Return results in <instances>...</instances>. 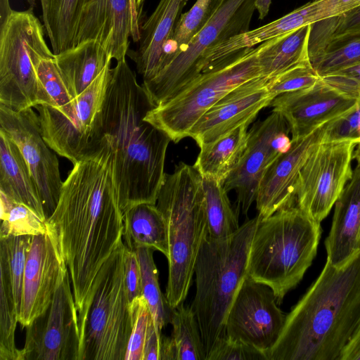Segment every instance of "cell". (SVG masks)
Masks as SVG:
<instances>
[{"mask_svg": "<svg viewBox=\"0 0 360 360\" xmlns=\"http://www.w3.org/2000/svg\"><path fill=\"white\" fill-rule=\"evenodd\" d=\"M100 148L73 165L46 220L67 266L77 318L91 297L98 273L123 235L110 151L105 144Z\"/></svg>", "mask_w": 360, "mask_h": 360, "instance_id": "cell-1", "label": "cell"}, {"mask_svg": "<svg viewBox=\"0 0 360 360\" xmlns=\"http://www.w3.org/2000/svg\"><path fill=\"white\" fill-rule=\"evenodd\" d=\"M110 69L109 64L84 91L67 104L34 108L47 144L73 165L100 150L95 146L94 136Z\"/></svg>", "mask_w": 360, "mask_h": 360, "instance_id": "cell-11", "label": "cell"}, {"mask_svg": "<svg viewBox=\"0 0 360 360\" xmlns=\"http://www.w3.org/2000/svg\"><path fill=\"white\" fill-rule=\"evenodd\" d=\"M131 35L130 0H85L79 17L75 46L96 40L120 61L129 51Z\"/></svg>", "mask_w": 360, "mask_h": 360, "instance_id": "cell-21", "label": "cell"}, {"mask_svg": "<svg viewBox=\"0 0 360 360\" xmlns=\"http://www.w3.org/2000/svg\"><path fill=\"white\" fill-rule=\"evenodd\" d=\"M0 125L27 163L47 220L56 207L63 181L56 153L43 137L38 114L32 108L14 110L0 104Z\"/></svg>", "mask_w": 360, "mask_h": 360, "instance_id": "cell-14", "label": "cell"}, {"mask_svg": "<svg viewBox=\"0 0 360 360\" xmlns=\"http://www.w3.org/2000/svg\"><path fill=\"white\" fill-rule=\"evenodd\" d=\"M124 262L127 289L131 302L143 295L141 273L136 250H129L126 246Z\"/></svg>", "mask_w": 360, "mask_h": 360, "instance_id": "cell-46", "label": "cell"}, {"mask_svg": "<svg viewBox=\"0 0 360 360\" xmlns=\"http://www.w3.org/2000/svg\"><path fill=\"white\" fill-rule=\"evenodd\" d=\"M326 125L327 123L320 126L306 136L291 139L289 150L267 169L259 183L255 200L259 219L296 205L299 173L309 154L323 141Z\"/></svg>", "mask_w": 360, "mask_h": 360, "instance_id": "cell-20", "label": "cell"}, {"mask_svg": "<svg viewBox=\"0 0 360 360\" xmlns=\"http://www.w3.org/2000/svg\"><path fill=\"white\" fill-rule=\"evenodd\" d=\"M338 360H360V323L342 349Z\"/></svg>", "mask_w": 360, "mask_h": 360, "instance_id": "cell-48", "label": "cell"}, {"mask_svg": "<svg viewBox=\"0 0 360 360\" xmlns=\"http://www.w3.org/2000/svg\"><path fill=\"white\" fill-rule=\"evenodd\" d=\"M112 60L94 39L82 41L55 55L58 68L73 98L84 91Z\"/></svg>", "mask_w": 360, "mask_h": 360, "instance_id": "cell-26", "label": "cell"}, {"mask_svg": "<svg viewBox=\"0 0 360 360\" xmlns=\"http://www.w3.org/2000/svg\"><path fill=\"white\" fill-rule=\"evenodd\" d=\"M317 20V3L314 0L271 22L249 30L208 48L199 60V74L241 50L257 46L267 40L292 32L303 26L312 25Z\"/></svg>", "mask_w": 360, "mask_h": 360, "instance_id": "cell-23", "label": "cell"}, {"mask_svg": "<svg viewBox=\"0 0 360 360\" xmlns=\"http://www.w3.org/2000/svg\"><path fill=\"white\" fill-rule=\"evenodd\" d=\"M319 79L312 66L308 49L297 63L268 79L266 87L274 99L279 95L310 86Z\"/></svg>", "mask_w": 360, "mask_h": 360, "instance_id": "cell-37", "label": "cell"}, {"mask_svg": "<svg viewBox=\"0 0 360 360\" xmlns=\"http://www.w3.org/2000/svg\"><path fill=\"white\" fill-rule=\"evenodd\" d=\"M68 273L51 230L48 228L46 233L33 236L25 264L18 316V323L22 327H27L46 311Z\"/></svg>", "mask_w": 360, "mask_h": 360, "instance_id": "cell-17", "label": "cell"}, {"mask_svg": "<svg viewBox=\"0 0 360 360\" xmlns=\"http://www.w3.org/2000/svg\"><path fill=\"white\" fill-rule=\"evenodd\" d=\"M271 0H256L255 10L258 12L259 19L263 20L269 13Z\"/></svg>", "mask_w": 360, "mask_h": 360, "instance_id": "cell-50", "label": "cell"}, {"mask_svg": "<svg viewBox=\"0 0 360 360\" xmlns=\"http://www.w3.org/2000/svg\"><path fill=\"white\" fill-rule=\"evenodd\" d=\"M289 125L279 112H272L248 131V145L223 185L235 191L238 210L247 214L256 200L259 183L271 165L291 146Z\"/></svg>", "mask_w": 360, "mask_h": 360, "instance_id": "cell-13", "label": "cell"}, {"mask_svg": "<svg viewBox=\"0 0 360 360\" xmlns=\"http://www.w3.org/2000/svg\"><path fill=\"white\" fill-rule=\"evenodd\" d=\"M144 1L145 0H136V6L139 11L142 8Z\"/></svg>", "mask_w": 360, "mask_h": 360, "instance_id": "cell-52", "label": "cell"}, {"mask_svg": "<svg viewBox=\"0 0 360 360\" xmlns=\"http://www.w3.org/2000/svg\"><path fill=\"white\" fill-rule=\"evenodd\" d=\"M156 206L165 219L168 233L165 297L176 308L187 297L197 257L207 235L202 176L193 165L180 162L173 173L165 174Z\"/></svg>", "mask_w": 360, "mask_h": 360, "instance_id": "cell-5", "label": "cell"}, {"mask_svg": "<svg viewBox=\"0 0 360 360\" xmlns=\"http://www.w3.org/2000/svg\"><path fill=\"white\" fill-rule=\"evenodd\" d=\"M248 125L243 124L214 142L200 146L194 167L202 177L224 184L248 145Z\"/></svg>", "mask_w": 360, "mask_h": 360, "instance_id": "cell-28", "label": "cell"}, {"mask_svg": "<svg viewBox=\"0 0 360 360\" xmlns=\"http://www.w3.org/2000/svg\"><path fill=\"white\" fill-rule=\"evenodd\" d=\"M40 2L41 4H46L47 2V0H40Z\"/></svg>", "mask_w": 360, "mask_h": 360, "instance_id": "cell-55", "label": "cell"}, {"mask_svg": "<svg viewBox=\"0 0 360 360\" xmlns=\"http://www.w3.org/2000/svg\"><path fill=\"white\" fill-rule=\"evenodd\" d=\"M18 322L17 313L5 288L0 285V360H21V350L15 341Z\"/></svg>", "mask_w": 360, "mask_h": 360, "instance_id": "cell-41", "label": "cell"}, {"mask_svg": "<svg viewBox=\"0 0 360 360\" xmlns=\"http://www.w3.org/2000/svg\"><path fill=\"white\" fill-rule=\"evenodd\" d=\"M311 62L319 77L360 63V37L329 44Z\"/></svg>", "mask_w": 360, "mask_h": 360, "instance_id": "cell-39", "label": "cell"}, {"mask_svg": "<svg viewBox=\"0 0 360 360\" xmlns=\"http://www.w3.org/2000/svg\"><path fill=\"white\" fill-rule=\"evenodd\" d=\"M32 236H10L0 238V285L13 304L18 319L20 311L24 272Z\"/></svg>", "mask_w": 360, "mask_h": 360, "instance_id": "cell-30", "label": "cell"}, {"mask_svg": "<svg viewBox=\"0 0 360 360\" xmlns=\"http://www.w3.org/2000/svg\"><path fill=\"white\" fill-rule=\"evenodd\" d=\"M26 328L21 360L78 359L77 311L68 273L49 308Z\"/></svg>", "mask_w": 360, "mask_h": 360, "instance_id": "cell-15", "label": "cell"}, {"mask_svg": "<svg viewBox=\"0 0 360 360\" xmlns=\"http://www.w3.org/2000/svg\"><path fill=\"white\" fill-rule=\"evenodd\" d=\"M37 75L40 87L39 105L57 108L74 99L58 68L55 56L39 61Z\"/></svg>", "mask_w": 360, "mask_h": 360, "instance_id": "cell-38", "label": "cell"}, {"mask_svg": "<svg viewBox=\"0 0 360 360\" xmlns=\"http://www.w3.org/2000/svg\"><path fill=\"white\" fill-rule=\"evenodd\" d=\"M165 335L156 330L151 318L145 341L143 360H162Z\"/></svg>", "mask_w": 360, "mask_h": 360, "instance_id": "cell-47", "label": "cell"}, {"mask_svg": "<svg viewBox=\"0 0 360 360\" xmlns=\"http://www.w3.org/2000/svg\"><path fill=\"white\" fill-rule=\"evenodd\" d=\"M130 309L132 328L124 360H143L145 341L152 316L143 295L130 302Z\"/></svg>", "mask_w": 360, "mask_h": 360, "instance_id": "cell-40", "label": "cell"}, {"mask_svg": "<svg viewBox=\"0 0 360 360\" xmlns=\"http://www.w3.org/2000/svg\"><path fill=\"white\" fill-rule=\"evenodd\" d=\"M0 238L10 236H37L47 232L46 221L26 205L0 192Z\"/></svg>", "mask_w": 360, "mask_h": 360, "instance_id": "cell-36", "label": "cell"}, {"mask_svg": "<svg viewBox=\"0 0 360 360\" xmlns=\"http://www.w3.org/2000/svg\"><path fill=\"white\" fill-rule=\"evenodd\" d=\"M155 106L126 59L110 69L94 132L96 148L111 154L122 214L140 203L156 204L165 174L170 138L144 120Z\"/></svg>", "mask_w": 360, "mask_h": 360, "instance_id": "cell-2", "label": "cell"}, {"mask_svg": "<svg viewBox=\"0 0 360 360\" xmlns=\"http://www.w3.org/2000/svg\"><path fill=\"white\" fill-rule=\"evenodd\" d=\"M285 317L272 289L247 276L228 311L226 335L229 339L251 345L268 356L281 333Z\"/></svg>", "mask_w": 360, "mask_h": 360, "instance_id": "cell-16", "label": "cell"}, {"mask_svg": "<svg viewBox=\"0 0 360 360\" xmlns=\"http://www.w3.org/2000/svg\"><path fill=\"white\" fill-rule=\"evenodd\" d=\"M357 142L322 141L305 160L299 173L295 203L316 221L329 214L352 179V155Z\"/></svg>", "mask_w": 360, "mask_h": 360, "instance_id": "cell-12", "label": "cell"}, {"mask_svg": "<svg viewBox=\"0 0 360 360\" xmlns=\"http://www.w3.org/2000/svg\"><path fill=\"white\" fill-rule=\"evenodd\" d=\"M267 80V77H258L233 89L198 120L188 136L200 147L243 124L249 126L273 100L266 87Z\"/></svg>", "mask_w": 360, "mask_h": 360, "instance_id": "cell-19", "label": "cell"}, {"mask_svg": "<svg viewBox=\"0 0 360 360\" xmlns=\"http://www.w3.org/2000/svg\"><path fill=\"white\" fill-rule=\"evenodd\" d=\"M188 0H160L152 14L141 25L136 51L128 55L136 64L143 82L156 77L165 68V48Z\"/></svg>", "mask_w": 360, "mask_h": 360, "instance_id": "cell-22", "label": "cell"}, {"mask_svg": "<svg viewBox=\"0 0 360 360\" xmlns=\"http://www.w3.org/2000/svg\"><path fill=\"white\" fill-rule=\"evenodd\" d=\"M170 324V337L176 350L177 360H206L200 327L192 307L182 303L174 308Z\"/></svg>", "mask_w": 360, "mask_h": 360, "instance_id": "cell-35", "label": "cell"}, {"mask_svg": "<svg viewBox=\"0 0 360 360\" xmlns=\"http://www.w3.org/2000/svg\"><path fill=\"white\" fill-rule=\"evenodd\" d=\"M360 323V250L345 264L326 262L286 315L269 360H338Z\"/></svg>", "mask_w": 360, "mask_h": 360, "instance_id": "cell-3", "label": "cell"}, {"mask_svg": "<svg viewBox=\"0 0 360 360\" xmlns=\"http://www.w3.org/2000/svg\"><path fill=\"white\" fill-rule=\"evenodd\" d=\"M225 1L196 0L187 12L181 14L172 37L165 48V68L208 22Z\"/></svg>", "mask_w": 360, "mask_h": 360, "instance_id": "cell-33", "label": "cell"}, {"mask_svg": "<svg viewBox=\"0 0 360 360\" xmlns=\"http://www.w3.org/2000/svg\"><path fill=\"white\" fill-rule=\"evenodd\" d=\"M352 159L356 162V167L360 169V142H358L353 152Z\"/></svg>", "mask_w": 360, "mask_h": 360, "instance_id": "cell-51", "label": "cell"}, {"mask_svg": "<svg viewBox=\"0 0 360 360\" xmlns=\"http://www.w3.org/2000/svg\"><path fill=\"white\" fill-rule=\"evenodd\" d=\"M131 5L135 6L136 5V0H130Z\"/></svg>", "mask_w": 360, "mask_h": 360, "instance_id": "cell-54", "label": "cell"}, {"mask_svg": "<svg viewBox=\"0 0 360 360\" xmlns=\"http://www.w3.org/2000/svg\"><path fill=\"white\" fill-rule=\"evenodd\" d=\"M256 0H226L184 50L156 77L142 85L158 106L170 99L200 74L199 60L208 48L250 29Z\"/></svg>", "mask_w": 360, "mask_h": 360, "instance_id": "cell-10", "label": "cell"}, {"mask_svg": "<svg viewBox=\"0 0 360 360\" xmlns=\"http://www.w3.org/2000/svg\"><path fill=\"white\" fill-rule=\"evenodd\" d=\"M357 37H360V6L336 19L333 32L328 46Z\"/></svg>", "mask_w": 360, "mask_h": 360, "instance_id": "cell-45", "label": "cell"}, {"mask_svg": "<svg viewBox=\"0 0 360 360\" xmlns=\"http://www.w3.org/2000/svg\"><path fill=\"white\" fill-rule=\"evenodd\" d=\"M334 206L325 247L327 260L340 266L360 250V169L356 167Z\"/></svg>", "mask_w": 360, "mask_h": 360, "instance_id": "cell-24", "label": "cell"}, {"mask_svg": "<svg viewBox=\"0 0 360 360\" xmlns=\"http://www.w3.org/2000/svg\"><path fill=\"white\" fill-rule=\"evenodd\" d=\"M341 140L360 142V100L350 110L327 123L323 141Z\"/></svg>", "mask_w": 360, "mask_h": 360, "instance_id": "cell-42", "label": "cell"}, {"mask_svg": "<svg viewBox=\"0 0 360 360\" xmlns=\"http://www.w3.org/2000/svg\"><path fill=\"white\" fill-rule=\"evenodd\" d=\"M313 1V0H312Z\"/></svg>", "mask_w": 360, "mask_h": 360, "instance_id": "cell-57", "label": "cell"}, {"mask_svg": "<svg viewBox=\"0 0 360 360\" xmlns=\"http://www.w3.org/2000/svg\"><path fill=\"white\" fill-rule=\"evenodd\" d=\"M122 240L129 250L148 247L169 255L167 227L156 204L140 203L123 214Z\"/></svg>", "mask_w": 360, "mask_h": 360, "instance_id": "cell-27", "label": "cell"}, {"mask_svg": "<svg viewBox=\"0 0 360 360\" xmlns=\"http://www.w3.org/2000/svg\"><path fill=\"white\" fill-rule=\"evenodd\" d=\"M262 77L257 46L241 50L202 72L176 95L150 110L144 120L178 143L198 120L237 86Z\"/></svg>", "mask_w": 360, "mask_h": 360, "instance_id": "cell-8", "label": "cell"}, {"mask_svg": "<svg viewBox=\"0 0 360 360\" xmlns=\"http://www.w3.org/2000/svg\"><path fill=\"white\" fill-rule=\"evenodd\" d=\"M0 192L46 221L37 186L17 145L0 129Z\"/></svg>", "mask_w": 360, "mask_h": 360, "instance_id": "cell-25", "label": "cell"}, {"mask_svg": "<svg viewBox=\"0 0 360 360\" xmlns=\"http://www.w3.org/2000/svg\"><path fill=\"white\" fill-rule=\"evenodd\" d=\"M44 30L33 8L13 11L0 27V104L14 110L40 104L37 67L42 58L55 56Z\"/></svg>", "mask_w": 360, "mask_h": 360, "instance_id": "cell-9", "label": "cell"}, {"mask_svg": "<svg viewBox=\"0 0 360 360\" xmlns=\"http://www.w3.org/2000/svg\"><path fill=\"white\" fill-rule=\"evenodd\" d=\"M356 102L320 77L310 86L275 97L269 106L284 117L291 139H298L342 116Z\"/></svg>", "mask_w": 360, "mask_h": 360, "instance_id": "cell-18", "label": "cell"}, {"mask_svg": "<svg viewBox=\"0 0 360 360\" xmlns=\"http://www.w3.org/2000/svg\"><path fill=\"white\" fill-rule=\"evenodd\" d=\"M207 217V236L220 239L229 237L240 228L238 212L235 210L223 184L202 177Z\"/></svg>", "mask_w": 360, "mask_h": 360, "instance_id": "cell-32", "label": "cell"}, {"mask_svg": "<svg viewBox=\"0 0 360 360\" xmlns=\"http://www.w3.org/2000/svg\"><path fill=\"white\" fill-rule=\"evenodd\" d=\"M84 2L85 0H47L43 22L55 55L75 46L77 22Z\"/></svg>", "mask_w": 360, "mask_h": 360, "instance_id": "cell-31", "label": "cell"}, {"mask_svg": "<svg viewBox=\"0 0 360 360\" xmlns=\"http://www.w3.org/2000/svg\"><path fill=\"white\" fill-rule=\"evenodd\" d=\"M320 77L346 95L357 101L360 100V63Z\"/></svg>", "mask_w": 360, "mask_h": 360, "instance_id": "cell-44", "label": "cell"}, {"mask_svg": "<svg viewBox=\"0 0 360 360\" xmlns=\"http://www.w3.org/2000/svg\"><path fill=\"white\" fill-rule=\"evenodd\" d=\"M321 236V223L296 205L259 219L250 245L247 276L270 287L281 304L312 264Z\"/></svg>", "mask_w": 360, "mask_h": 360, "instance_id": "cell-6", "label": "cell"}, {"mask_svg": "<svg viewBox=\"0 0 360 360\" xmlns=\"http://www.w3.org/2000/svg\"><path fill=\"white\" fill-rule=\"evenodd\" d=\"M26 1L31 7H34L36 5V0H26Z\"/></svg>", "mask_w": 360, "mask_h": 360, "instance_id": "cell-53", "label": "cell"}, {"mask_svg": "<svg viewBox=\"0 0 360 360\" xmlns=\"http://www.w3.org/2000/svg\"><path fill=\"white\" fill-rule=\"evenodd\" d=\"M311 25L257 45V60L262 77L270 79L297 63L309 49Z\"/></svg>", "mask_w": 360, "mask_h": 360, "instance_id": "cell-29", "label": "cell"}, {"mask_svg": "<svg viewBox=\"0 0 360 360\" xmlns=\"http://www.w3.org/2000/svg\"><path fill=\"white\" fill-rule=\"evenodd\" d=\"M154 251V249L144 246L136 250L141 273L143 296L156 330L162 333V329L170 323L174 308L169 304L165 295L161 292L158 272L153 259Z\"/></svg>", "mask_w": 360, "mask_h": 360, "instance_id": "cell-34", "label": "cell"}, {"mask_svg": "<svg viewBox=\"0 0 360 360\" xmlns=\"http://www.w3.org/2000/svg\"><path fill=\"white\" fill-rule=\"evenodd\" d=\"M314 1V0H313Z\"/></svg>", "mask_w": 360, "mask_h": 360, "instance_id": "cell-56", "label": "cell"}, {"mask_svg": "<svg viewBox=\"0 0 360 360\" xmlns=\"http://www.w3.org/2000/svg\"><path fill=\"white\" fill-rule=\"evenodd\" d=\"M125 250L122 240L101 266L88 304L77 319V360H124L132 328Z\"/></svg>", "mask_w": 360, "mask_h": 360, "instance_id": "cell-7", "label": "cell"}, {"mask_svg": "<svg viewBox=\"0 0 360 360\" xmlns=\"http://www.w3.org/2000/svg\"><path fill=\"white\" fill-rule=\"evenodd\" d=\"M207 360H269V358L265 352L257 347L226 337Z\"/></svg>", "mask_w": 360, "mask_h": 360, "instance_id": "cell-43", "label": "cell"}, {"mask_svg": "<svg viewBox=\"0 0 360 360\" xmlns=\"http://www.w3.org/2000/svg\"><path fill=\"white\" fill-rule=\"evenodd\" d=\"M259 219L248 220L229 237L206 236L194 268L195 295L192 308L204 344L206 360L226 338L225 321L247 276L250 245Z\"/></svg>", "mask_w": 360, "mask_h": 360, "instance_id": "cell-4", "label": "cell"}, {"mask_svg": "<svg viewBox=\"0 0 360 360\" xmlns=\"http://www.w3.org/2000/svg\"><path fill=\"white\" fill-rule=\"evenodd\" d=\"M13 11L9 0H0V27L4 25Z\"/></svg>", "mask_w": 360, "mask_h": 360, "instance_id": "cell-49", "label": "cell"}]
</instances>
